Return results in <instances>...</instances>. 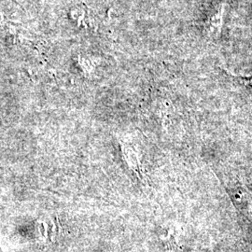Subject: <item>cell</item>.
Masks as SVG:
<instances>
[{"instance_id":"cell-2","label":"cell","mask_w":252,"mask_h":252,"mask_svg":"<svg viewBox=\"0 0 252 252\" xmlns=\"http://www.w3.org/2000/svg\"><path fill=\"white\" fill-rule=\"evenodd\" d=\"M236 80H238L240 83H242L246 87H249L252 89V77H236Z\"/></svg>"},{"instance_id":"cell-1","label":"cell","mask_w":252,"mask_h":252,"mask_svg":"<svg viewBox=\"0 0 252 252\" xmlns=\"http://www.w3.org/2000/svg\"><path fill=\"white\" fill-rule=\"evenodd\" d=\"M123 154L125 156L127 164L130 166V168L135 172L136 174H139V162L136 156L135 150L132 146H128V145H124L123 148Z\"/></svg>"}]
</instances>
